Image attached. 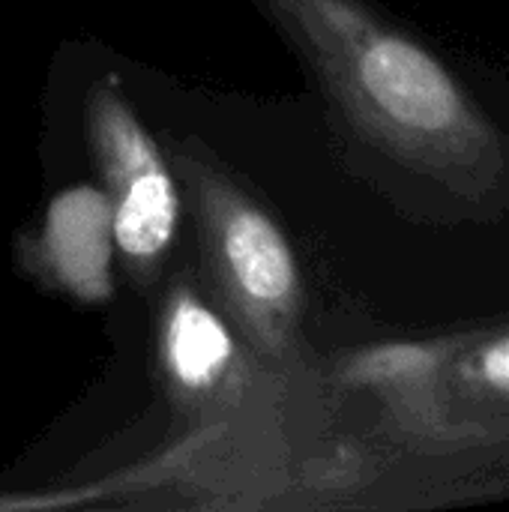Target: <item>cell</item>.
I'll list each match as a JSON object with an SVG mask.
<instances>
[{"instance_id": "cell-6", "label": "cell", "mask_w": 509, "mask_h": 512, "mask_svg": "<svg viewBox=\"0 0 509 512\" xmlns=\"http://www.w3.org/2000/svg\"><path fill=\"white\" fill-rule=\"evenodd\" d=\"M156 357L180 405H207L237 378L243 354L228 321L189 282L174 285L159 309Z\"/></svg>"}, {"instance_id": "cell-2", "label": "cell", "mask_w": 509, "mask_h": 512, "mask_svg": "<svg viewBox=\"0 0 509 512\" xmlns=\"http://www.w3.org/2000/svg\"><path fill=\"white\" fill-rule=\"evenodd\" d=\"M174 165L192 195L207 276L222 306L261 360L285 366L300 342L306 300L294 243L279 219L198 141H183Z\"/></svg>"}, {"instance_id": "cell-3", "label": "cell", "mask_w": 509, "mask_h": 512, "mask_svg": "<svg viewBox=\"0 0 509 512\" xmlns=\"http://www.w3.org/2000/svg\"><path fill=\"white\" fill-rule=\"evenodd\" d=\"M87 144L105 180L114 246L126 267L147 279L165 261L180 225L177 177L114 78L90 87L84 105Z\"/></svg>"}, {"instance_id": "cell-4", "label": "cell", "mask_w": 509, "mask_h": 512, "mask_svg": "<svg viewBox=\"0 0 509 512\" xmlns=\"http://www.w3.org/2000/svg\"><path fill=\"white\" fill-rule=\"evenodd\" d=\"M438 417V459L509 462V321L453 333Z\"/></svg>"}, {"instance_id": "cell-1", "label": "cell", "mask_w": 509, "mask_h": 512, "mask_svg": "<svg viewBox=\"0 0 509 512\" xmlns=\"http://www.w3.org/2000/svg\"><path fill=\"white\" fill-rule=\"evenodd\" d=\"M303 63L348 168L414 225L509 216V132L459 69L375 0H252Z\"/></svg>"}, {"instance_id": "cell-5", "label": "cell", "mask_w": 509, "mask_h": 512, "mask_svg": "<svg viewBox=\"0 0 509 512\" xmlns=\"http://www.w3.org/2000/svg\"><path fill=\"white\" fill-rule=\"evenodd\" d=\"M114 222L102 189L72 186L48 204L30 261L39 276L78 303H105L114 291Z\"/></svg>"}]
</instances>
